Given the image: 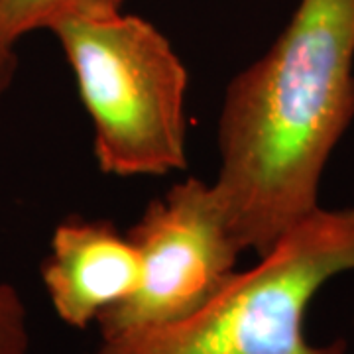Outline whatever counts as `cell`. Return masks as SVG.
Instances as JSON below:
<instances>
[{
	"label": "cell",
	"mask_w": 354,
	"mask_h": 354,
	"mask_svg": "<svg viewBox=\"0 0 354 354\" xmlns=\"http://www.w3.org/2000/svg\"><path fill=\"white\" fill-rule=\"evenodd\" d=\"M354 120V0H299L278 39L228 83L213 183L242 250L264 256L317 211Z\"/></svg>",
	"instance_id": "obj_1"
},
{
	"label": "cell",
	"mask_w": 354,
	"mask_h": 354,
	"mask_svg": "<svg viewBox=\"0 0 354 354\" xmlns=\"http://www.w3.org/2000/svg\"><path fill=\"white\" fill-rule=\"evenodd\" d=\"M346 272H354V203L319 207L193 315L101 339L95 354H346L344 339L315 344L305 335L311 301Z\"/></svg>",
	"instance_id": "obj_2"
},
{
	"label": "cell",
	"mask_w": 354,
	"mask_h": 354,
	"mask_svg": "<svg viewBox=\"0 0 354 354\" xmlns=\"http://www.w3.org/2000/svg\"><path fill=\"white\" fill-rule=\"evenodd\" d=\"M95 127L101 171L167 176L187 167V69L148 20L120 10L51 28Z\"/></svg>",
	"instance_id": "obj_3"
},
{
	"label": "cell",
	"mask_w": 354,
	"mask_h": 354,
	"mask_svg": "<svg viewBox=\"0 0 354 354\" xmlns=\"http://www.w3.org/2000/svg\"><path fill=\"white\" fill-rule=\"evenodd\" d=\"M127 236L140 256L138 288L97 319L101 339L193 315L234 276L242 252L215 185L195 177L150 203Z\"/></svg>",
	"instance_id": "obj_4"
},
{
	"label": "cell",
	"mask_w": 354,
	"mask_h": 354,
	"mask_svg": "<svg viewBox=\"0 0 354 354\" xmlns=\"http://www.w3.org/2000/svg\"><path fill=\"white\" fill-rule=\"evenodd\" d=\"M39 274L55 315L87 329L138 288L140 256L113 223L69 216L53 230Z\"/></svg>",
	"instance_id": "obj_5"
},
{
	"label": "cell",
	"mask_w": 354,
	"mask_h": 354,
	"mask_svg": "<svg viewBox=\"0 0 354 354\" xmlns=\"http://www.w3.org/2000/svg\"><path fill=\"white\" fill-rule=\"evenodd\" d=\"M120 8L116 0H0V38L16 46L34 30H51L69 18L99 16Z\"/></svg>",
	"instance_id": "obj_6"
},
{
	"label": "cell",
	"mask_w": 354,
	"mask_h": 354,
	"mask_svg": "<svg viewBox=\"0 0 354 354\" xmlns=\"http://www.w3.org/2000/svg\"><path fill=\"white\" fill-rule=\"evenodd\" d=\"M0 354H30L28 311L14 286L0 281Z\"/></svg>",
	"instance_id": "obj_7"
},
{
	"label": "cell",
	"mask_w": 354,
	"mask_h": 354,
	"mask_svg": "<svg viewBox=\"0 0 354 354\" xmlns=\"http://www.w3.org/2000/svg\"><path fill=\"white\" fill-rule=\"evenodd\" d=\"M16 71H18L16 46L0 38V99L4 97V93L12 85Z\"/></svg>",
	"instance_id": "obj_8"
},
{
	"label": "cell",
	"mask_w": 354,
	"mask_h": 354,
	"mask_svg": "<svg viewBox=\"0 0 354 354\" xmlns=\"http://www.w3.org/2000/svg\"><path fill=\"white\" fill-rule=\"evenodd\" d=\"M116 2H118V4H120V6H122V4H124V0H116Z\"/></svg>",
	"instance_id": "obj_9"
}]
</instances>
